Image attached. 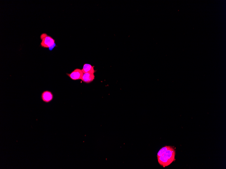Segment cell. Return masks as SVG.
I'll return each mask as SVG.
<instances>
[{"mask_svg": "<svg viewBox=\"0 0 226 169\" xmlns=\"http://www.w3.org/2000/svg\"><path fill=\"white\" fill-rule=\"evenodd\" d=\"M175 151L171 147L162 156L158 157L159 164L164 167L168 166L175 160Z\"/></svg>", "mask_w": 226, "mask_h": 169, "instance_id": "cell-1", "label": "cell"}, {"mask_svg": "<svg viewBox=\"0 0 226 169\" xmlns=\"http://www.w3.org/2000/svg\"><path fill=\"white\" fill-rule=\"evenodd\" d=\"M40 38L42 41L40 45L42 47L49 48L55 43V40L46 33H43Z\"/></svg>", "mask_w": 226, "mask_h": 169, "instance_id": "cell-2", "label": "cell"}, {"mask_svg": "<svg viewBox=\"0 0 226 169\" xmlns=\"http://www.w3.org/2000/svg\"><path fill=\"white\" fill-rule=\"evenodd\" d=\"M83 73L82 70L76 69L70 74H67L72 80H76L81 79L83 75Z\"/></svg>", "mask_w": 226, "mask_h": 169, "instance_id": "cell-3", "label": "cell"}, {"mask_svg": "<svg viewBox=\"0 0 226 169\" xmlns=\"http://www.w3.org/2000/svg\"><path fill=\"white\" fill-rule=\"evenodd\" d=\"M41 99L43 102L48 103L52 100L53 95L51 92L45 91L43 92L41 94Z\"/></svg>", "mask_w": 226, "mask_h": 169, "instance_id": "cell-4", "label": "cell"}, {"mask_svg": "<svg viewBox=\"0 0 226 169\" xmlns=\"http://www.w3.org/2000/svg\"><path fill=\"white\" fill-rule=\"evenodd\" d=\"M95 76L94 74L90 73H84L81 80L84 83H89L91 82L94 79Z\"/></svg>", "mask_w": 226, "mask_h": 169, "instance_id": "cell-5", "label": "cell"}, {"mask_svg": "<svg viewBox=\"0 0 226 169\" xmlns=\"http://www.w3.org/2000/svg\"><path fill=\"white\" fill-rule=\"evenodd\" d=\"M94 66H92L89 64H85L82 70L83 73L94 74L96 72V71L94 70Z\"/></svg>", "mask_w": 226, "mask_h": 169, "instance_id": "cell-6", "label": "cell"}, {"mask_svg": "<svg viewBox=\"0 0 226 169\" xmlns=\"http://www.w3.org/2000/svg\"><path fill=\"white\" fill-rule=\"evenodd\" d=\"M170 147H171L170 146H165L162 148L159 151L157 155L158 157L162 156L170 148Z\"/></svg>", "mask_w": 226, "mask_h": 169, "instance_id": "cell-7", "label": "cell"}, {"mask_svg": "<svg viewBox=\"0 0 226 169\" xmlns=\"http://www.w3.org/2000/svg\"><path fill=\"white\" fill-rule=\"evenodd\" d=\"M56 44L55 43L52 46H51L49 48V50L50 51H52L53 49L56 46Z\"/></svg>", "mask_w": 226, "mask_h": 169, "instance_id": "cell-8", "label": "cell"}]
</instances>
